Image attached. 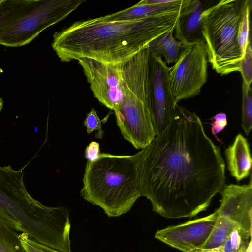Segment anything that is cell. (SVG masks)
<instances>
[{"mask_svg":"<svg viewBox=\"0 0 252 252\" xmlns=\"http://www.w3.org/2000/svg\"><path fill=\"white\" fill-rule=\"evenodd\" d=\"M207 67L203 41L184 46L175 64L169 67V79L176 103L200 94L207 82Z\"/></svg>","mask_w":252,"mask_h":252,"instance_id":"cell-8","label":"cell"},{"mask_svg":"<svg viewBox=\"0 0 252 252\" xmlns=\"http://www.w3.org/2000/svg\"><path fill=\"white\" fill-rule=\"evenodd\" d=\"M0 252H26L17 231L0 215Z\"/></svg>","mask_w":252,"mask_h":252,"instance_id":"cell-18","label":"cell"},{"mask_svg":"<svg viewBox=\"0 0 252 252\" xmlns=\"http://www.w3.org/2000/svg\"><path fill=\"white\" fill-rule=\"evenodd\" d=\"M84 125L86 127L88 134L94 130H97L98 133L96 134L95 137L99 139L103 137L104 132L102 129L101 120L94 108L92 109L87 113L84 122Z\"/></svg>","mask_w":252,"mask_h":252,"instance_id":"cell-23","label":"cell"},{"mask_svg":"<svg viewBox=\"0 0 252 252\" xmlns=\"http://www.w3.org/2000/svg\"><path fill=\"white\" fill-rule=\"evenodd\" d=\"M246 249L242 250L240 252H246ZM193 252H214L210 249H198L195 250L193 251Z\"/></svg>","mask_w":252,"mask_h":252,"instance_id":"cell-27","label":"cell"},{"mask_svg":"<svg viewBox=\"0 0 252 252\" xmlns=\"http://www.w3.org/2000/svg\"><path fill=\"white\" fill-rule=\"evenodd\" d=\"M218 218L216 211L202 218L169 226L157 231L155 237L183 252H193L206 242Z\"/></svg>","mask_w":252,"mask_h":252,"instance_id":"cell-11","label":"cell"},{"mask_svg":"<svg viewBox=\"0 0 252 252\" xmlns=\"http://www.w3.org/2000/svg\"><path fill=\"white\" fill-rule=\"evenodd\" d=\"M188 0H143L134 6L103 16L108 21L130 20L180 11Z\"/></svg>","mask_w":252,"mask_h":252,"instance_id":"cell-14","label":"cell"},{"mask_svg":"<svg viewBox=\"0 0 252 252\" xmlns=\"http://www.w3.org/2000/svg\"><path fill=\"white\" fill-rule=\"evenodd\" d=\"M252 7V0H246L238 32V42L243 54L247 45L251 41L250 17Z\"/></svg>","mask_w":252,"mask_h":252,"instance_id":"cell-21","label":"cell"},{"mask_svg":"<svg viewBox=\"0 0 252 252\" xmlns=\"http://www.w3.org/2000/svg\"><path fill=\"white\" fill-rule=\"evenodd\" d=\"M94 96L115 112L123 98V65H112L94 59L77 60Z\"/></svg>","mask_w":252,"mask_h":252,"instance_id":"cell-10","label":"cell"},{"mask_svg":"<svg viewBox=\"0 0 252 252\" xmlns=\"http://www.w3.org/2000/svg\"><path fill=\"white\" fill-rule=\"evenodd\" d=\"M100 153L99 144L95 141H92L85 149V157L87 161L93 162L97 159Z\"/></svg>","mask_w":252,"mask_h":252,"instance_id":"cell-26","label":"cell"},{"mask_svg":"<svg viewBox=\"0 0 252 252\" xmlns=\"http://www.w3.org/2000/svg\"><path fill=\"white\" fill-rule=\"evenodd\" d=\"M208 7L200 0H188L181 9L174 32V37L184 46L203 41L202 15Z\"/></svg>","mask_w":252,"mask_h":252,"instance_id":"cell-13","label":"cell"},{"mask_svg":"<svg viewBox=\"0 0 252 252\" xmlns=\"http://www.w3.org/2000/svg\"><path fill=\"white\" fill-rule=\"evenodd\" d=\"M20 242L26 252H61L30 238L25 233L19 234Z\"/></svg>","mask_w":252,"mask_h":252,"instance_id":"cell-24","label":"cell"},{"mask_svg":"<svg viewBox=\"0 0 252 252\" xmlns=\"http://www.w3.org/2000/svg\"><path fill=\"white\" fill-rule=\"evenodd\" d=\"M251 239L252 234L240 228H237L223 244L210 250L215 252H240L247 248Z\"/></svg>","mask_w":252,"mask_h":252,"instance_id":"cell-19","label":"cell"},{"mask_svg":"<svg viewBox=\"0 0 252 252\" xmlns=\"http://www.w3.org/2000/svg\"><path fill=\"white\" fill-rule=\"evenodd\" d=\"M175 26L154 39L148 45L149 54L163 58L167 65L176 62L184 47L182 42L174 37Z\"/></svg>","mask_w":252,"mask_h":252,"instance_id":"cell-16","label":"cell"},{"mask_svg":"<svg viewBox=\"0 0 252 252\" xmlns=\"http://www.w3.org/2000/svg\"><path fill=\"white\" fill-rule=\"evenodd\" d=\"M84 0H0V44L30 43L43 31L64 19Z\"/></svg>","mask_w":252,"mask_h":252,"instance_id":"cell-5","label":"cell"},{"mask_svg":"<svg viewBox=\"0 0 252 252\" xmlns=\"http://www.w3.org/2000/svg\"><path fill=\"white\" fill-rule=\"evenodd\" d=\"M169 67L160 57L150 55V110L156 136L169 125L176 111V103L169 79Z\"/></svg>","mask_w":252,"mask_h":252,"instance_id":"cell-9","label":"cell"},{"mask_svg":"<svg viewBox=\"0 0 252 252\" xmlns=\"http://www.w3.org/2000/svg\"><path fill=\"white\" fill-rule=\"evenodd\" d=\"M243 82L251 86L252 81V49L250 41L247 45L240 62V71Z\"/></svg>","mask_w":252,"mask_h":252,"instance_id":"cell-22","label":"cell"},{"mask_svg":"<svg viewBox=\"0 0 252 252\" xmlns=\"http://www.w3.org/2000/svg\"><path fill=\"white\" fill-rule=\"evenodd\" d=\"M3 105V99L0 98V112H1Z\"/></svg>","mask_w":252,"mask_h":252,"instance_id":"cell-29","label":"cell"},{"mask_svg":"<svg viewBox=\"0 0 252 252\" xmlns=\"http://www.w3.org/2000/svg\"><path fill=\"white\" fill-rule=\"evenodd\" d=\"M224 153L228 169L238 182L251 174L252 160L250 146L241 133L236 136L233 144L225 149Z\"/></svg>","mask_w":252,"mask_h":252,"instance_id":"cell-15","label":"cell"},{"mask_svg":"<svg viewBox=\"0 0 252 252\" xmlns=\"http://www.w3.org/2000/svg\"><path fill=\"white\" fill-rule=\"evenodd\" d=\"M181 10L130 20L77 21L54 33L52 47L63 62L85 58L123 65L175 26Z\"/></svg>","mask_w":252,"mask_h":252,"instance_id":"cell-2","label":"cell"},{"mask_svg":"<svg viewBox=\"0 0 252 252\" xmlns=\"http://www.w3.org/2000/svg\"><path fill=\"white\" fill-rule=\"evenodd\" d=\"M211 131L216 137L217 134L222 131L227 124V116L223 112L217 114L211 118Z\"/></svg>","mask_w":252,"mask_h":252,"instance_id":"cell-25","label":"cell"},{"mask_svg":"<svg viewBox=\"0 0 252 252\" xmlns=\"http://www.w3.org/2000/svg\"><path fill=\"white\" fill-rule=\"evenodd\" d=\"M82 182L81 196L109 217L127 213L141 196L134 155L100 153L96 160L87 161Z\"/></svg>","mask_w":252,"mask_h":252,"instance_id":"cell-3","label":"cell"},{"mask_svg":"<svg viewBox=\"0 0 252 252\" xmlns=\"http://www.w3.org/2000/svg\"><path fill=\"white\" fill-rule=\"evenodd\" d=\"M134 156L141 196L166 219L192 218L205 211L225 186L219 147L199 116L178 105L169 125Z\"/></svg>","mask_w":252,"mask_h":252,"instance_id":"cell-1","label":"cell"},{"mask_svg":"<svg viewBox=\"0 0 252 252\" xmlns=\"http://www.w3.org/2000/svg\"><path fill=\"white\" fill-rule=\"evenodd\" d=\"M241 126L247 135L252 128V91L251 86L242 83Z\"/></svg>","mask_w":252,"mask_h":252,"instance_id":"cell-20","label":"cell"},{"mask_svg":"<svg viewBox=\"0 0 252 252\" xmlns=\"http://www.w3.org/2000/svg\"><path fill=\"white\" fill-rule=\"evenodd\" d=\"M23 169L16 170L10 165L0 166V215L15 230L35 240L46 230L51 209L28 192Z\"/></svg>","mask_w":252,"mask_h":252,"instance_id":"cell-7","label":"cell"},{"mask_svg":"<svg viewBox=\"0 0 252 252\" xmlns=\"http://www.w3.org/2000/svg\"><path fill=\"white\" fill-rule=\"evenodd\" d=\"M246 185L231 184L224 186L220 192L221 196L218 215L224 216L235 222L247 233L252 229V178Z\"/></svg>","mask_w":252,"mask_h":252,"instance_id":"cell-12","label":"cell"},{"mask_svg":"<svg viewBox=\"0 0 252 252\" xmlns=\"http://www.w3.org/2000/svg\"><path fill=\"white\" fill-rule=\"evenodd\" d=\"M252 239L250 240L248 246L246 249V252H252Z\"/></svg>","mask_w":252,"mask_h":252,"instance_id":"cell-28","label":"cell"},{"mask_svg":"<svg viewBox=\"0 0 252 252\" xmlns=\"http://www.w3.org/2000/svg\"><path fill=\"white\" fill-rule=\"evenodd\" d=\"M237 228H239L238 225L230 219L218 215L212 232L201 249H211L219 247L225 242Z\"/></svg>","mask_w":252,"mask_h":252,"instance_id":"cell-17","label":"cell"},{"mask_svg":"<svg viewBox=\"0 0 252 252\" xmlns=\"http://www.w3.org/2000/svg\"><path fill=\"white\" fill-rule=\"evenodd\" d=\"M148 47L123 65V98L116 122L123 137L137 149L148 146L156 137L150 110Z\"/></svg>","mask_w":252,"mask_h":252,"instance_id":"cell-4","label":"cell"},{"mask_svg":"<svg viewBox=\"0 0 252 252\" xmlns=\"http://www.w3.org/2000/svg\"><path fill=\"white\" fill-rule=\"evenodd\" d=\"M246 0H222L203 12L202 36L208 62L221 75L240 71L244 55L238 42Z\"/></svg>","mask_w":252,"mask_h":252,"instance_id":"cell-6","label":"cell"}]
</instances>
